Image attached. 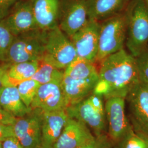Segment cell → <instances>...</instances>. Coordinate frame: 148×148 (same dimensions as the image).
<instances>
[{
	"instance_id": "27",
	"label": "cell",
	"mask_w": 148,
	"mask_h": 148,
	"mask_svg": "<svg viewBox=\"0 0 148 148\" xmlns=\"http://www.w3.org/2000/svg\"><path fill=\"white\" fill-rule=\"evenodd\" d=\"M114 144L111 142L108 134H103L95 139L91 142L77 148H113Z\"/></svg>"
},
{
	"instance_id": "3",
	"label": "cell",
	"mask_w": 148,
	"mask_h": 148,
	"mask_svg": "<svg viewBox=\"0 0 148 148\" xmlns=\"http://www.w3.org/2000/svg\"><path fill=\"white\" fill-rule=\"evenodd\" d=\"M104 99L93 93L79 103L69 106L65 111L69 118L83 122L96 137L107 134Z\"/></svg>"
},
{
	"instance_id": "18",
	"label": "cell",
	"mask_w": 148,
	"mask_h": 148,
	"mask_svg": "<svg viewBox=\"0 0 148 148\" xmlns=\"http://www.w3.org/2000/svg\"><path fill=\"white\" fill-rule=\"evenodd\" d=\"M131 0H87L90 20L101 22L126 10Z\"/></svg>"
},
{
	"instance_id": "23",
	"label": "cell",
	"mask_w": 148,
	"mask_h": 148,
	"mask_svg": "<svg viewBox=\"0 0 148 148\" xmlns=\"http://www.w3.org/2000/svg\"><path fill=\"white\" fill-rule=\"evenodd\" d=\"M40 85L36 81L31 79L22 82L17 87L21 98L27 108L30 109Z\"/></svg>"
},
{
	"instance_id": "13",
	"label": "cell",
	"mask_w": 148,
	"mask_h": 148,
	"mask_svg": "<svg viewBox=\"0 0 148 148\" xmlns=\"http://www.w3.org/2000/svg\"><path fill=\"white\" fill-rule=\"evenodd\" d=\"M66 108L61 84L54 82L40 85L30 106L32 110L38 109L44 112L66 110Z\"/></svg>"
},
{
	"instance_id": "29",
	"label": "cell",
	"mask_w": 148,
	"mask_h": 148,
	"mask_svg": "<svg viewBox=\"0 0 148 148\" xmlns=\"http://www.w3.org/2000/svg\"><path fill=\"white\" fill-rule=\"evenodd\" d=\"M14 136H15L13 126L0 123V143Z\"/></svg>"
},
{
	"instance_id": "2",
	"label": "cell",
	"mask_w": 148,
	"mask_h": 148,
	"mask_svg": "<svg viewBox=\"0 0 148 148\" xmlns=\"http://www.w3.org/2000/svg\"><path fill=\"white\" fill-rule=\"evenodd\" d=\"M126 46L135 58L148 46V5L145 0H131L125 10Z\"/></svg>"
},
{
	"instance_id": "11",
	"label": "cell",
	"mask_w": 148,
	"mask_h": 148,
	"mask_svg": "<svg viewBox=\"0 0 148 148\" xmlns=\"http://www.w3.org/2000/svg\"><path fill=\"white\" fill-rule=\"evenodd\" d=\"M14 136L25 148H41V111L32 110L25 116L16 118Z\"/></svg>"
},
{
	"instance_id": "22",
	"label": "cell",
	"mask_w": 148,
	"mask_h": 148,
	"mask_svg": "<svg viewBox=\"0 0 148 148\" xmlns=\"http://www.w3.org/2000/svg\"><path fill=\"white\" fill-rule=\"evenodd\" d=\"M39 61L10 64L7 71L10 77L21 81L31 79L37 71Z\"/></svg>"
},
{
	"instance_id": "9",
	"label": "cell",
	"mask_w": 148,
	"mask_h": 148,
	"mask_svg": "<svg viewBox=\"0 0 148 148\" xmlns=\"http://www.w3.org/2000/svg\"><path fill=\"white\" fill-rule=\"evenodd\" d=\"M89 20L87 0H61L58 26L69 38Z\"/></svg>"
},
{
	"instance_id": "26",
	"label": "cell",
	"mask_w": 148,
	"mask_h": 148,
	"mask_svg": "<svg viewBox=\"0 0 148 148\" xmlns=\"http://www.w3.org/2000/svg\"><path fill=\"white\" fill-rule=\"evenodd\" d=\"M140 82L148 85V46L136 57Z\"/></svg>"
},
{
	"instance_id": "16",
	"label": "cell",
	"mask_w": 148,
	"mask_h": 148,
	"mask_svg": "<svg viewBox=\"0 0 148 148\" xmlns=\"http://www.w3.org/2000/svg\"><path fill=\"white\" fill-rule=\"evenodd\" d=\"M99 79V74L87 79L79 80L71 79L64 75L61 87L67 107L79 103L92 94Z\"/></svg>"
},
{
	"instance_id": "28",
	"label": "cell",
	"mask_w": 148,
	"mask_h": 148,
	"mask_svg": "<svg viewBox=\"0 0 148 148\" xmlns=\"http://www.w3.org/2000/svg\"><path fill=\"white\" fill-rule=\"evenodd\" d=\"M24 0H0V18H3L17 3Z\"/></svg>"
},
{
	"instance_id": "25",
	"label": "cell",
	"mask_w": 148,
	"mask_h": 148,
	"mask_svg": "<svg viewBox=\"0 0 148 148\" xmlns=\"http://www.w3.org/2000/svg\"><path fill=\"white\" fill-rule=\"evenodd\" d=\"M118 148H148V143L132 130L116 145Z\"/></svg>"
},
{
	"instance_id": "35",
	"label": "cell",
	"mask_w": 148,
	"mask_h": 148,
	"mask_svg": "<svg viewBox=\"0 0 148 148\" xmlns=\"http://www.w3.org/2000/svg\"><path fill=\"white\" fill-rule=\"evenodd\" d=\"M113 148H118L116 146H114V147Z\"/></svg>"
},
{
	"instance_id": "15",
	"label": "cell",
	"mask_w": 148,
	"mask_h": 148,
	"mask_svg": "<svg viewBox=\"0 0 148 148\" xmlns=\"http://www.w3.org/2000/svg\"><path fill=\"white\" fill-rule=\"evenodd\" d=\"M41 148H53L69 117L65 110L53 112L41 111Z\"/></svg>"
},
{
	"instance_id": "17",
	"label": "cell",
	"mask_w": 148,
	"mask_h": 148,
	"mask_svg": "<svg viewBox=\"0 0 148 148\" xmlns=\"http://www.w3.org/2000/svg\"><path fill=\"white\" fill-rule=\"evenodd\" d=\"M61 0H32V8L39 29L47 31L59 24Z\"/></svg>"
},
{
	"instance_id": "31",
	"label": "cell",
	"mask_w": 148,
	"mask_h": 148,
	"mask_svg": "<svg viewBox=\"0 0 148 148\" xmlns=\"http://www.w3.org/2000/svg\"><path fill=\"white\" fill-rule=\"evenodd\" d=\"M2 148H25L19 140L14 136L9 138L2 143Z\"/></svg>"
},
{
	"instance_id": "32",
	"label": "cell",
	"mask_w": 148,
	"mask_h": 148,
	"mask_svg": "<svg viewBox=\"0 0 148 148\" xmlns=\"http://www.w3.org/2000/svg\"><path fill=\"white\" fill-rule=\"evenodd\" d=\"M10 64L5 63L2 65H0V88L2 87V81L4 75L7 71Z\"/></svg>"
},
{
	"instance_id": "6",
	"label": "cell",
	"mask_w": 148,
	"mask_h": 148,
	"mask_svg": "<svg viewBox=\"0 0 148 148\" xmlns=\"http://www.w3.org/2000/svg\"><path fill=\"white\" fill-rule=\"evenodd\" d=\"M76 58V52L70 38L59 26L46 31L43 60L64 70Z\"/></svg>"
},
{
	"instance_id": "5",
	"label": "cell",
	"mask_w": 148,
	"mask_h": 148,
	"mask_svg": "<svg viewBox=\"0 0 148 148\" xmlns=\"http://www.w3.org/2000/svg\"><path fill=\"white\" fill-rule=\"evenodd\" d=\"M45 34L38 29L14 36L6 63L41 60L45 53Z\"/></svg>"
},
{
	"instance_id": "4",
	"label": "cell",
	"mask_w": 148,
	"mask_h": 148,
	"mask_svg": "<svg viewBox=\"0 0 148 148\" xmlns=\"http://www.w3.org/2000/svg\"><path fill=\"white\" fill-rule=\"evenodd\" d=\"M127 36L125 11L100 22L97 62L123 49Z\"/></svg>"
},
{
	"instance_id": "21",
	"label": "cell",
	"mask_w": 148,
	"mask_h": 148,
	"mask_svg": "<svg viewBox=\"0 0 148 148\" xmlns=\"http://www.w3.org/2000/svg\"><path fill=\"white\" fill-rule=\"evenodd\" d=\"M98 74L95 63L77 58L64 70V75L73 79H87Z\"/></svg>"
},
{
	"instance_id": "14",
	"label": "cell",
	"mask_w": 148,
	"mask_h": 148,
	"mask_svg": "<svg viewBox=\"0 0 148 148\" xmlns=\"http://www.w3.org/2000/svg\"><path fill=\"white\" fill-rule=\"evenodd\" d=\"M95 138L85 123L69 117L53 148H79L91 142Z\"/></svg>"
},
{
	"instance_id": "24",
	"label": "cell",
	"mask_w": 148,
	"mask_h": 148,
	"mask_svg": "<svg viewBox=\"0 0 148 148\" xmlns=\"http://www.w3.org/2000/svg\"><path fill=\"white\" fill-rule=\"evenodd\" d=\"M14 35L7 27L2 18H0V61L7 63L9 50Z\"/></svg>"
},
{
	"instance_id": "36",
	"label": "cell",
	"mask_w": 148,
	"mask_h": 148,
	"mask_svg": "<svg viewBox=\"0 0 148 148\" xmlns=\"http://www.w3.org/2000/svg\"><path fill=\"white\" fill-rule=\"evenodd\" d=\"M145 85H146V84H145ZM147 86H148V85H147Z\"/></svg>"
},
{
	"instance_id": "34",
	"label": "cell",
	"mask_w": 148,
	"mask_h": 148,
	"mask_svg": "<svg viewBox=\"0 0 148 148\" xmlns=\"http://www.w3.org/2000/svg\"><path fill=\"white\" fill-rule=\"evenodd\" d=\"M145 1H146V2H147V3L148 5V0H145Z\"/></svg>"
},
{
	"instance_id": "7",
	"label": "cell",
	"mask_w": 148,
	"mask_h": 148,
	"mask_svg": "<svg viewBox=\"0 0 148 148\" xmlns=\"http://www.w3.org/2000/svg\"><path fill=\"white\" fill-rule=\"evenodd\" d=\"M126 112L133 130L148 143V87L138 84L126 98Z\"/></svg>"
},
{
	"instance_id": "8",
	"label": "cell",
	"mask_w": 148,
	"mask_h": 148,
	"mask_svg": "<svg viewBox=\"0 0 148 148\" xmlns=\"http://www.w3.org/2000/svg\"><path fill=\"white\" fill-rule=\"evenodd\" d=\"M107 134L114 146L132 130L126 112V98L112 97L105 101Z\"/></svg>"
},
{
	"instance_id": "30",
	"label": "cell",
	"mask_w": 148,
	"mask_h": 148,
	"mask_svg": "<svg viewBox=\"0 0 148 148\" xmlns=\"http://www.w3.org/2000/svg\"><path fill=\"white\" fill-rule=\"evenodd\" d=\"M16 118L0 106V123L13 126Z\"/></svg>"
},
{
	"instance_id": "12",
	"label": "cell",
	"mask_w": 148,
	"mask_h": 148,
	"mask_svg": "<svg viewBox=\"0 0 148 148\" xmlns=\"http://www.w3.org/2000/svg\"><path fill=\"white\" fill-rule=\"evenodd\" d=\"M2 19L14 36L38 29L32 11V0L19 2Z\"/></svg>"
},
{
	"instance_id": "19",
	"label": "cell",
	"mask_w": 148,
	"mask_h": 148,
	"mask_svg": "<svg viewBox=\"0 0 148 148\" xmlns=\"http://www.w3.org/2000/svg\"><path fill=\"white\" fill-rule=\"evenodd\" d=\"M0 106L16 118L24 116L32 110L23 102L17 87L0 88Z\"/></svg>"
},
{
	"instance_id": "33",
	"label": "cell",
	"mask_w": 148,
	"mask_h": 148,
	"mask_svg": "<svg viewBox=\"0 0 148 148\" xmlns=\"http://www.w3.org/2000/svg\"><path fill=\"white\" fill-rule=\"evenodd\" d=\"M0 148H2V143H0Z\"/></svg>"
},
{
	"instance_id": "20",
	"label": "cell",
	"mask_w": 148,
	"mask_h": 148,
	"mask_svg": "<svg viewBox=\"0 0 148 148\" xmlns=\"http://www.w3.org/2000/svg\"><path fill=\"white\" fill-rule=\"evenodd\" d=\"M64 70L57 68L52 64L42 59L39 61L36 73L32 79L38 82L40 85L48 83H58L61 84L63 79Z\"/></svg>"
},
{
	"instance_id": "1",
	"label": "cell",
	"mask_w": 148,
	"mask_h": 148,
	"mask_svg": "<svg viewBox=\"0 0 148 148\" xmlns=\"http://www.w3.org/2000/svg\"><path fill=\"white\" fill-rule=\"evenodd\" d=\"M100 63L99 79L106 82L110 89L107 99L112 97L126 98L140 82L136 58L124 48L109 56Z\"/></svg>"
},
{
	"instance_id": "10",
	"label": "cell",
	"mask_w": 148,
	"mask_h": 148,
	"mask_svg": "<svg viewBox=\"0 0 148 148\" xmlns=\"http://www.w3.org/2000/svg\"><path fill=\"white\" fill-rule=\"evenodd\" d=\"M99 29L100 22L90 19L85 27L70 37L75 49L77 58L92 63L97 62Z\"/></svg>"
}]
</instances>
